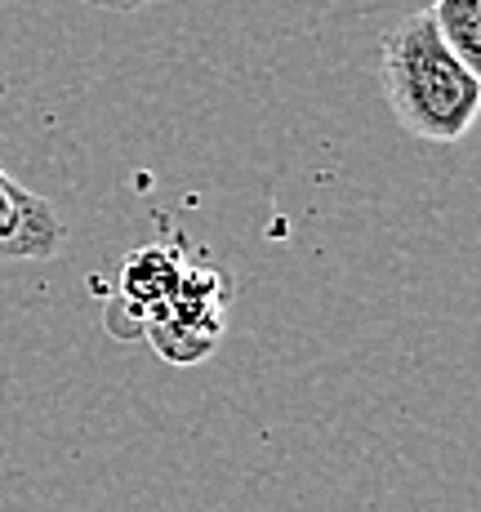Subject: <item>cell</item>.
I'll return each mask as SVG.
<instances>
[{"mask_svg": "<svg viewBox=\"0 0 481 512\" xmlns=\"http://www.w3.org/2000/svg\"><path fill=\"white\" fill-rule=\"evenodd\" d=\"M81 5H94V9H112V14H134V9L152 5V0H81Z\"/></svg>", "mask_w": 481, "mask_h": 512, "instance_id": "6", "label": "cell"}, {"mask_svg": "<svg viewBox=\"0 0 481 512\" xmlns=\"http://www.w3.org/2000/svg\"><path fill=\"white\" fill-rule=\"evenodd\" d=\"M0 250L14 259H54L63 250V223L45 196L27 192L0 170Z\"/></svg>", "mask_w": 481, "mask_h": 512, "instance_id": "3", "label": "cell"}, {"mask_svg": "<svg viewBox=\"0 0 481 512\" xmlns=\"http://www.w3.org/2000/svg\"><path fill=\"white\" fill-rule=\"evenodd\" d=\"M379 85L410 139L459 143L481 112V76L441 41L428 9L401 18L379 49Z\"/></svg>", "mask_w": 481, "mask_h": 512, "instance_id": "1", "label": "cell"}, {"mask_svg": "<svg viewBox=\"0 0 481 512\" xmlns=\"http://www.w3.org/2000/svg\"><path fill=\"white\" fill-rule=\"evenodd\" d=\"M143 334L174 366H192L214 352L223 334V281L219 272H188L161 308L147 312Z\"/></svg>", "mask_w": 481, "mask_h": 512, "instance_id": "2", "label": "cell"}, {"mask_svg": "<svg viewBox=\"0 0 481 512\" xmlns=\"http://www.w3.org/2000/svg\"><path fill=\"white\" fill-rule=\"evenodd\" d=\"M428 18L464 67H481V0H433Z\"/></svg>", "mask_w": 481, "mask_h": 512, "instance_id": "5", "label": "cell"}, {"mask_svg": "<svg viewBox=\"0 0 481 512\" xmlns=\"http://www.w3.org/2000/svg\"><path fill=\"white\" fill-rule=\"evenodd\" d=\"M183 281V263L179 250H165V245H147V250L130 254L121 268V299H130L134 308L152 312L179 290Z\"/></svg>", "mask_w": 481, "mask_h": 512, "instance_id": "4", "label": "cell"}]
</instances>
